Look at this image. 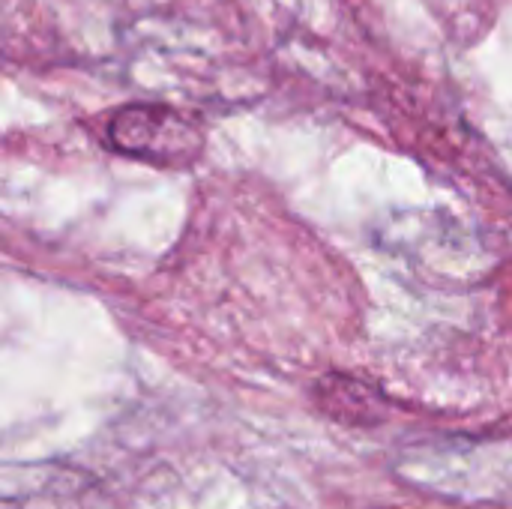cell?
I'll list each match as a JSON object with an SVG mask.
<instances>
[{"label": "cell", "mask_w": 512, "mask_h": 509, "mask_svg": "<svg viewBox=\"0 0 512 509\" xmlns=\"http://www.w3.org/2000/svg\"><path fill=\"white\" fill-rule=\"evenodd\" d=\"M318 408L342 426H378L387 417L384 396L351 375H324L315 384Z\"/></svg>", "instance_id": "obj_2"}, {"label": "cell", "mask_w": 512, "mask_h": 509, "mask_svg": "<svg viewBox=\"0 0 512 509\" xmlns=\"http://www.w3.org/2000/svg\"><path fill=\"white\" fill-rule=\"evenodd\" d=\"M111 150L165 168L192 165L204 150L201 126L168 105H129L108 123Z\"/></svg>", "instance_id": "obj_1"}]
</instances>
